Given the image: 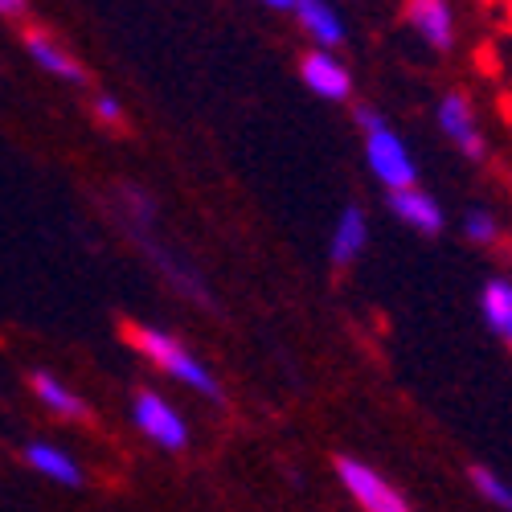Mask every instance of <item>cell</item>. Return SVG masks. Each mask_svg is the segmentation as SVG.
Here are the masks:
<instances>
[{
	"instance_id": "cell-12",
	"label": "cell",
	"mask_w": 512,
	"mask_h": 512,
	"mask_svg": "<svg viewBox=\"0 0 512 512\" xmlns=\"http://www.w3.org/2000/svg\"><path fill=\"white\" fill-rule=\"evenodd\" d=\"M29 390H33V398L46 406L54 418H62V422H91V406H87V398H82L78 390H70L58 373H50V369H33V373H29Z\"/></svg>"
},
{
	"instance_id": "cell-15",
	"label": "cell",
	"mask_w": 512,
	"mask_h": 512,
	"mask_svg": "<svg viewBox=\"0 0 512 512\" xmlns=\"http://www.w3.org/2000/svg\"><path fill=\"white\" fill-rule=\"evenodd\" d=\"M480 316L484 324L512 349V279L508 275H492L480 287Z\"/></svg>"
},
{
	"instance_id": "cell-8",
	"label": "cell",
	"mask_w": 512,
	"mask_h": 512,
	"mask_svg": "<svg viewBox=\"0 0 512 512\" xmlns=\"http://www.w3.org/2000/svg\"><path fill=\"white\" fill-rule=\"evenodd\" d=\"M300 78H304V87L316 99H324V103L353 99V74H349V66L340 62L332 50H308L300 58Z\"/></svg>"
},
{
	"instance_id": "cell-19",
	"label": "cell",
	"mask_w": 512,
	"mask_h": 512,
	"mask_svg": "<svg viewBox=\"0 0 512 512\" xmlns=\"http://www.w3.org/2000/svg\"><path fill=\"white\" fill-rule=\"evenodd\" d=\"M29 13V0H0V17L5 21H21Z\"/></svg>"
},
{
	"instance_id": "cell-5",
	"label": "cell",
	"mask_w": 512,
	"mask_h": 512,
	"mask_svg": "<svg viewBox=\"0 0 512 512\" xmlns=\"http://www.w3.org/2000/svg\"><path fill=\"white\" fill-rule=\"evenodd\" d=\"M132 422H136V431L160 451H185L189 447L185 414L156 390H136L132 394Z\"/></svg>"
},
{
	"instance_id": "cell-7",
	"label": "cell",
	"mask_w": 512,
	"mask_h": 512,
	"mask_svg": "<svg viewBox=\"0 0 512 512\" xmlns=\"http://www.w3.org/2000/svg\"><path fill=\"white\" fill-rule=\"evenodd\" d=\"M21 46H25V54L33 58L37 70H46V74L58 78V82H70V87H87V66H82L50 29L25 25V29H21Z\"/></svg>"
},
{
	"instance_id": "cell-4",
	"label": "cell",
	"mask_w": 512,
	"mask_h": 512,
	"mask_svg": "<svg viewBox=\"0 0 512 512\" xmlns=\"http://www.w3.org/2000/svg\"><path fill=\"white\" fill-rule=\"evenodd\" d=\"M336 480L353 496V504L361 512H410V500L381 476L373 463H365L357 455H336Z\"/></svg>"
},
{
	"instance_id": "cell-18",
	"label": "cell",
	"mask_w": 512,
	"mask_h": 512,
	"mask_svg": "<svg viewBox=\"0 0 512 512\" xmlns=\"http://www.w3.org/2000/svg\"><path fill=\"white\" fill-rule=\"evenodd\" d=\"M91 115H95V123H99V127H107V132H123V123H127L123 103H119L111 91L91 95Z\"/></svg>"
},
{
	"instance_id": "cell-2",
	"label": "cell",
	"mask_w": 512,
	"mask_h": 512,
	"mask_svg": "<svg viewBox=\"0 0 512 512\" xmlns=\"http://www.w3.org/2000/svg\"><path fill=\"white\" fill-rule=\"evenodd\" d=\"M357 127L365 136V164H369V173L386 185V193L418 185V164L386 115L365 103V107H357Z\"/></svg>"
},
{
	"instance_id": "cell-14",
	"label": "cell",
	"mask_w": 512,
	"mask_h": 512,
	"mask_svg": "<svg viewBox=\"0 0 512 512\" xmlns=\"http://www.w3.org/2000/svg\"><path fill=\"white\" fill-rule=\"evenodd\" d=\"M365 242H369V218L361 205H345L340 209V218L332 226V238H328V263L336 271L353 267L361 254H365Z\"/></svg>"
},
{
	"instance_id": "cell-17",
	"label": "cell",
	"mask_w": 512,
	"mask_h": 512,
	"mask_svg": "<svg viewBox=\"0 0 512 512\" xmlns=\"http://www.w3.org/2000/svg\"><path fill=\"white\" fill-rule=\"evenodd\" d=\"M463 238L476 242V246H496V242H500L496 213H488V209H467V213H463Z\"/></svg>"
},
{
	"instance_id": "cell-9",
	"label": "cell",
	"mask_w": 512,
	"mask_h": 512,
	"mask_svg": "<svg viewBox=\"0 0 512 512\" xmlns=\"http://www.w3.org/2000/svg\"><path fill=\"white\" fill-rule=\"evenodd\" d=\"M402 17L431 50L447 54L455 46V9H451V0H406Z\"/></svg>"
},
{
	"instance_id": "cell-1",
	"label": "cell",
	"mask_w": 512,
	"mask_h": 512,
	"mask_svg": "<svg viewBox=\"0 0 512 512\" xmlns=\"http://www.w3.org/2000/svg\"><path fill=\"white\" fill-rule=\"evenodd\" d=\"M127 345H132L152 369H160L164 377H173L177 386L193 390L197 398H209V402H226V390H222V381L213 377V369L185 345L181 336L173 332H164L156 324H127Z\"/></svg>"
},
{
	"instance_id": "cell-13",
	"label": "cell",
	"mask_w": 512,
	"mask_h": 512,
	"mask_svg": "<svg viewBox=\"0 0 512 512\" xmlns=\"http://www.w3.org/2000/svg\"><path fill=\"white\" fill-rule=\"evenodd\" d=\"M390 213H394L402 226H410L414 234H426V238H431V234H443V226H447L439 201L426 193L422 185L394 189V193H390Z\"/></svg>"
},
{
	"instance_id": "cell-20",
	"label": "cell",
	"mask_w": 512,
	"mask_h": 512,
	"mask_svg": "<svg viewBox=\"0 0 512 512\" xmlns=\"http://www.w3.org/2000/svg\"><path fill=\"white\" fill-rule=\"evenodd\" d=\"M267 9H275V13H291L295 9V0H263Z\"/></svg>"
},
{
	"instance_id": "cell-3",
	"label": "cell",
	"mask_w": 512,
	"mask_h": 512,
	"mask_svg": "<svg viewBox=\"0 0 512 512\" xmlns=\"http://www.w3.org/2000/svg\"><path fill=\"white\" fill-rule=\"evenodd\" d=\"M127 238H132V242L144 250V259L160 271V279L173 287L181 300H189V304H197V308H213V291H209V283L197 275V267L185 259V254L168 250V246L160 242V226H156V230H132Z\"/></svg>"
},
{
	"instance_id": "cell-10",
	"label": "cell",
	"mask_w": 512,
	"mask_h": 512,
	"mask_svg": "<svg viewBox=\"0 0 512 512\" xmlns=\"http://www.w3.org/2000/svg\"><path fill=\"white\" fill-rule=\"evenodd\" d=\"M21 459L29 472H37L41 480H50V484H62V488H82L87 484V472H82V463L62 451L58 443H46V439H33L21 447Z\"/></svg>"
},
{
	"instance_id": "cell-16",
	"label": "cell",
	"mask_w": 512,
	"mask_h": 512,
	"mask_svg": "<svg viewBox=\"0 0 512 512\" xmlns=\"http://www.w3.org/2000/svg\"><path fill=\"white\" fill-rule=\"evenodd\" d=\"M472 488L492 504V508H500V512H512V484L500 476V472H492V467H484V463H476L472 472Z\"/></svg>"
},
{
	"instance_id": "cell-11",
	"label": "cell",
	"mask_w": 512,
	"mask_h": 512,
	"mask_svg": "<svg viewBox=\"0 0 512 512\" xmlns=\"http://www.w3.org/2000/svg\"><path fill=\"white\" fill-rule=\"evenodd\" d=\"M291 13H295V25L304 29V37L312 41L316 50H332L336 54V46H345L349 29H345V17L336 13L332 0H295Z\"/></svg>"
},
{
	"instance_id": "cell-6",
	"label": "cell",
	"mask_w": 512,
	"mask_h": 512,
	"mask_svg": "<svg viewBox=\"0 0 512 512\" xmlns=\"http://www.w3.org/2000/svg\"><path fill=\"white\" fill-rule=\"evenodd\" d=\"M439 132L459 148V156L467 160H484L488 156V140L480 132V119H476V107L463 91H447L439 99Z\"/></svg>"
}]
</instances>
